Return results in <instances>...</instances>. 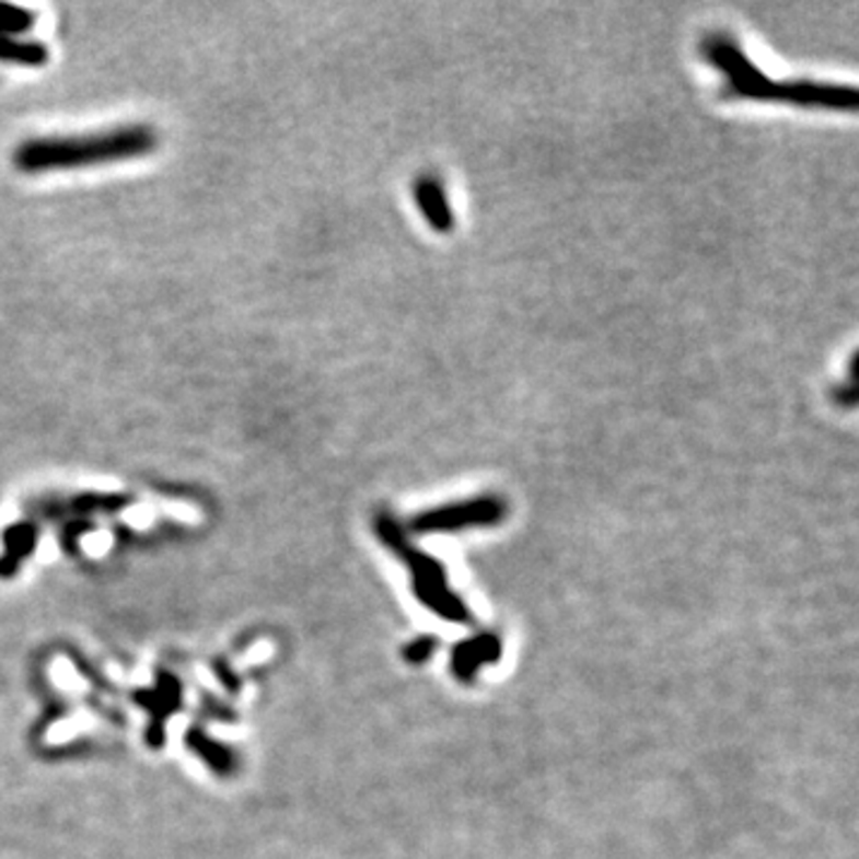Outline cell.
I'll use <instances>...</instances> for the list:
<instances>
[{
  "instance_id": "cell-1",
  "label": "cell",
  "mask_w": 859,
  "mask_h": 859,
  "mask_svg": "<svg viewBox=\"0 0 859 859\" xmlns=\"http://www.w3.org/2000/svg\"><path fill=\"white\" fill-rule=\"evenodd\" d=\"M699 56L723 77L721 94L735 101L788 103L798 108L824 111H857V91L848 84L812 82V79H790L776 82L764 74L731 34L709 32L699 42Z\"/></svg>"
},
{
  "instance_id": "cell-2",
  "label": "cell",
  "mask_w": 859,
  "mask_h": 859,
  "mask_svg": "<svg viewBox=\"0 0 859 859\" xmlns=\"http://www.w3.org/2000/svg\"><path fill=\"white\" fill-rule=\"evenodd\" d=\"M158 147L155 131L147 125H123L77 137H44L20 143L12 163L24 175L50 170L127 163L149 155Z\"/></svg>"
},
{
  "instance_id": "cell-3",
  "label": "cell",
  "mask_w": 859,
  "mask_h": 859,
  "mask_svg": "<svg viewBox=\"0 0 859 859\" xmlns=\"http://www.w3.org/2000/svg\"><path fill=\"white\" fill-rule=\"evenodd\" d=\"M373 527L380 542H385L396 557L408 566L416 597L426 604L432 614L454 620V624H471V610L464 604V600L456 597L452 588H449L444 566L438 559H432L430 554L416 549L411 539H408L404 525L396 521L392 513L380 511L375 515Z\"/></svg>"
},
{
  "instance_id": "cell-4",
  "label": "cell",
  "mask_w": 859,
  "mask_h": 859,
  "mask_svg": "<svg viewBox=\"0 0 859 859\" xmlns=\"http://www.w3.org/2000/svg\"><path fill=\"white\" fill-rule=\"evenodd\" d=\"M509 515V501L501 495H480L452 504L432 507L416 513L408 521V531L414 535L432 533H458L466 527H490L499 525Z\"/></svg>"
},
{
  "instance_id": "cell-5",
  "label": "cell",
  "mask_w": 859,
  "mask_h": 859,
  "mask_svg": "<svg viewBox=\"0 0 859 859\" xmlns=\"http://www.w3.org/2000/svg\"><path fill=\"white\" fill-rule=\"evenodd\" d=\"M414 201L422 213V218H426V222L434 232L449 234L454 230L456 218H454L452 204H449L446 189H444L440 177H434V175L418 177L414 182Z\"/></svg>"
},
{
  "instance_id": "cell-6",
  "label": "cell",
  "mask_w": 859,
  "mask_h": 859,
  "mask_svg": "<svg viewBox=\"0 0 859 859\" xmlns=\"http://www.w3.org/2000/svg\"><path fill=\"white\" fill-rule=\"evenodd\" d=\"M501 654V642L495 632H480L464 642H458L452 652V671L458 681L471 683L485 664L497 662Z\"/></svg>"
},
{
  "instance_id": "cell-7",
  "label": "cell",
  "mask_w": 859,
  "mask_h": 859,
  "mask_svg": "<svg viewBox=\"0 0 859 859\" xmlns=\"http://www.w3.org/2000/svg\"><path fill=\"white\" fill-rule=\"evenodd\" d=\"M0 62L38 68L48 62V48L38 42H26V38L0 36Z\"/></svg>"
},
{
  "instance_id": "cell-8",
  "label": "cell",
  "mask_w": 859,
  "mask_h": 859,
  "mask_svg": "<svg viewBox=\"0 0 859 859\" xmlns=\"http://www.w3.org/2000/svg\"><path fill=\"white\" fill-rule=\"evenodd\" d=\"M32 26H34V15L30 10L0 3V36L22 34L26 30H32Z\"/></svg>"
},
{
  "instance_id": "cell-9",
  "label": "cell",
  "mask_w": 859,
  "mask_h": 859,
  "mask_svg": "<svg viewBox=\"0 0 859 859\" xmlns=\"http://www.w3.org/2000/svg\"><path fill=\"white\" fill-rule=\"evenodd\" d=\"M855 368H857V353L850 356V363H848V380L838 382V385L834 387V392H831V396H834V402H836L838 406H845V408H852V406H855V399H857Z\"/></svg>"
},
{
  "instance_id": "cell-10",
  "label": "cell",
  "mask_w": 859,
  "mask_h": 859,
  "mask_svg": "<svg viewBox=\"0 0 859 859\" xmlns=\"http://www.w3.org/2000/svg\"><path fill=\"white\" fill-rule=\"evenodd\" d=\"M434 650H438V640L430 638V636H420L411 645H406L404 659L408 664H422V662H428Z\"/></svg>"
}]
</instances>
